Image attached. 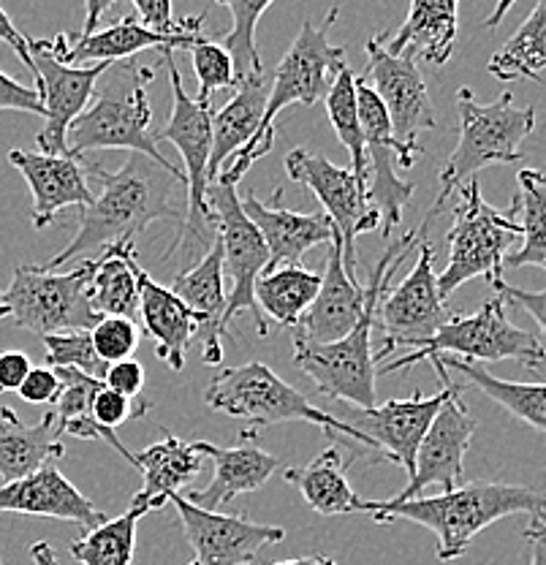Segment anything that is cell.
Wrapping results in <instances>:
<instances>
[{"instance_id": "cell-20", "label": "cell", "mask_w": 546, "mask_h": 565, "mask_svg": "<svg viewBox=\"0 0 546 565\" xmlns=\"http://www.w3.org/2000/svg\"><path fill=\"white\" fill-rule=\"evenodd\" d=\"M367 291L360 278H351L343 264V237L334 228L326 245V273L321 275V288L308 313L299 318L293 332V345H326L343 340L360 323Z\"/></svg>"}, {"instance_id": "cell-34", "label": "cell", "mask_w": 546, "mask_h": 565, "mask_svg": "<svg viewBox=\"0 0 546 565\" xmlns=\"http://www.w3.org/2000/svg\"><path fill=\"white\" fill-rule=\"evenodd\" d=\"M57 379H61V394L55 399V422L61 427L63 435H74L79 440H107L111 449L117 451L122 459H128L131 468H137V455L122 446V440L117 438L115 429L104 427L93 419V399H96L98 388L104 386L101 379H93V375L79 373L72 367H55Z\"/></svg>"}, {"instance_id": "cell-46", "label": "cell", "mask_w": 546, "mask_h": 565, "mask_svg": "<svg viewBox=\"0 0 546 565\" xmlns=\"http://www.w3.org/2000/svg\"><path fill=\"white\" fill-rule=\"evenodd\" d=\"M131 3L137 6L139 22L156 33L196 31V28H202L204 17H207V14H199V17H185L182 22H174L172 0H131Z\"/></svg>"}, {"instance_id": "cell-48", "label": "cell", "mask_w": 546, "mask_h": 565, "mask_svg": "<svg viewBox=\"0 0 546 565\" xmlns=\"http://www.w3.org/2000/svg\"><path fill=\"white\" fill-rule=\"evenodd\" d=\"M25 403L31 405H44V403H55L57 394H61V379H57L55 367H31V373L25 375L20 388H17Z\"/></svg>"}, {"instance_id": "cell-36", "label": "cell", "mask_w": 546, "mask_h": 565, "mask_svg": "<svg viewBox=\"0 0 546 565\" xmlns=\"http://www.w3.org/2000/svg\"><path fill=\"white\" fill-rule=\"evenodd\" d=\"M446 370H457L465 375L468 384L479 388L490 399L508 411L511 416L531 424L533 429L546 433V384H516V381H503L492 375L481 362H468L460 356H438Z\"/></svg>"}, {"instance_id": "cell-16", "label": "cell", "mask_w": 546, "mask_h": 565, "mask_svg": "<svg viewBox=\"0 0 546 565\" xmlns=\"http://www.w3.org/2000/svg\"><path fill=\"white\" fill-rule=\"evenodd\" d=\"M31 61L36 68V90L44 104V128L39 131V150L50 156H72L68 152V128L90 98L96 96V85L111 63H93V66H72L55 55L52 39H28Z\"/></svg>"}, {"instance_id": "cell-37", "label": "cell", "mask_w": 546, "mask_h": 565, "mask_svg": "<svg viewBox=\"0 0 546 565\" xmlns=\"http://www.w3.org/2000/svg\"><path fill=\"white\" fill-rule=\"evenodd\" d=\"M490 74L501 82L542 79L546 71V0H536L527 20L490 57Z\"/></svg>"}, {"instance_id": "cell-9", "label": "cell", "mask_w": 546, "mask_h": 565, "mask_svg": "<svg viewBox=\"0 0 546 565\" xmlns=\"http://www.w3.org/2000/svg\"><path fill=\"white\" fill-rule=\"evenodd\" d=\"M460 202L454 210V223L449 228V264L438 275L440 297L449 299L462 282L473 278L490 280L495 288L503 282V262L508 247L522 237L520 199H511L508 210H495L481 196L479 180H468L457 188Z\"/></svg>"}, {"instance_id": "cell-29", "label": "cell", "mask_w": 546, "mask_h": 565, "mask_svg": "<svg viewBox=\"0 0 546 565\" xmlns=\"http://www.w3.org/2000/svg\"><path fill=\"white\" fill-rule=\"evenodd\" d=\"M204 455L188 440L167 433L161 444L147 446L137 455V470L142 473V490L133 494L131 505H142L147 511H158L169 503L172 494H180L202 473Z\"/></svg>"}, {"instance_id": "cell-56", "label": "cell", "mask_w": 546, "mask_h": 565, "mask_svg": "<svg viewBox=\"0 0 546 565\" xmlns=\"http://www.w3.org/2000/svg\"><path fill=\"white\" fill-rule=\"evenodd\" d=\"M514 3H516V0H497L495 9H492V14L486 17V20H484V28H486V31H495V28L501 25L503 20H506V14H508L511 6H514Z\"/></svg>"}, {"instance_id": "cell-15", "label": "cell", "mask_w": 546, "mask_h": 565, "mask_svg": "<svg viewBox=\"0 0 546 565\" xmlns=\"http://www.w3.org/2000/svg\"><path fill=\"white\" fill-rule=\"evenodd\" d=\"M432 262H436V247L427 237L419 243V258L408 278L395 291L378 299L375 321H381L384 338H381V349L375 351V364L384 362L400 345L416 349L421 340L432 338L454 316L446 308V299L440 297L438 273Z\"/></svg>"}, {"instance_id": "cell-6", "label": "cell", "mask_w": 546, "mask_h": 565, "mask_svg": "<svg viewBox=\"0 0 546 565\" xmlns=\"http://www.w3.org/2000/svg\"><path fill=\"white\" fill-rule=\"evenodd\" d=\"M457 111H460V141L440 169V193L436 204L443 207L446 199L473 180L481 169L492 163H516L525 158L522 141L536 131V109L514 106L511 90L497 102H475L471 87L457 90Z\"/></svg>"}, {"instance_id": "cell-51", "label": "cell", "mask_w": 546, "mask_h": 565, "mask_svg": "<svg viewBox=\"0 0 546 565\" xmlns=\"http://www.w3.org/2000/svg\"><path fill=\"white\" fill-rule=\"evenodd\" d=\"M31 359L22 351L0 353V392H17L25 375L31 373Z\"/></svg>"}, {"instance_id": "cell-30", "label": "cell", "mask_w": 546, "mask_h": 565, "mask_svg": "<svg viewBox=\"0 0 546 565\" xmlns=\"http://www.w3.org/2000/svg\"><path fill=\"white\" fill-rule=\"evenodd\" d=\"M66 455L63 433L55 414H46L39 424L20 422L14 408L0 405V479L17 481L36 473L52 459Z\"/></svg>"}, {"instance_id": "cell-38", "label": "cell", "mask_w": 546, "mask_h": 565, "mask_svg": "<svg viewBox=\"0 0 546 565\" xmlns=\"http://www.w3.org/2000/svg\"><path fill=\"white\" fill-rule=\"evenodd\" d=\"M520 180V226L522 247L508 253L503 269L538 267L546 273V174L538 169H522Z\"/></svg>"}, {"instance_id": "cell-19", "label": "cell", "mask_w": 546, "mask_h": 565, "mask_svg": "<svg viewBox=\"0 0 546 565\" xmlns=\"http://www.w3.org/2000/svg\"><path fill=\"white\" fill-rule=\"evenodd\" d=\"M446 392L449 388L443 386V392L432 394V397L414 392L408 399H389V403L373 405V408H356L343 422H349L356 433L364 435L367 449L373 451L375 459L403 465L410 479L416 449H419L427 427L436 419L438 408L443 405Z\"/></svg>"}, {"instance_id": "cell-55", "label": "cell", "mask_w": 546, "mask_h": 565, "mask_svg": "<svg viewBox=\"0 0 546 565\" xmlns=\"http://www.w3.org/2000/svg\"><path fill=\"white\" fill-rule=\"evenodd\" d=\"M31 561L33 565H57L55 552H52V546L46 544V541H36V544L31 546Z\"/></svg>"}, {"instance_id": "cell-4", "label": "cell", "mask_w": 546, "mask_h": 565, "mask_svg": "<svg viewBox=\"0 0 546 565\" xmlns=\"http://www.w3.org/2000/svg\"><path fill=\"white\" fill-rule=\"evenodd\" d=\"M338 17L340 9L334 6L326 14L324 25H313L310 20L302 22L299 35L293 39V44L283 55V61L278 63V68H275V79L269 82L267 106H264V117L261 122H258L254 139L223 163L218 180L215 182L237 185V182L243 180V174H248V169L254 167L258 158H264L275 147V117L291 104H319L329 93V87H332L338 71L349 66V63H345L343 46L329 44V31L334 28Z\"/></svg>"}, {"instance_id": "cell-41", "label": "cell", "mask_w": 546, "mask_h": 565, "mask_svg": "<svg viewBox=\"0 0 546 565\" xmlns=\"http://www.w3.org/2000/svg\"><path fill=\"white\" fill-rule=\"evenodd\" d=\"M215 3L226 6L232 11V31L223 35L221 44L226 46L228 55L234 61L237 71V82L248 79V76L261 74L264 63L256 46V25L261 20L264 11L275 3V0H215Z\"/></svg>"}, {"instance_id": "cell-35", "label": "cell", "mask_w": 546, "mask_h": 565, "mask_svg": "<svg viewBox=\"0 0 546 565\" xmlns=\"http://www.w3.org/2000/svg\"><path fill=\"white\" fill-rule=\"evenodd\" d=\"M319 288V273H310L299 264H286V267H275L258 275L254 294L264 318L269 316L280 327L293 329L313 305Z\"/></svg>"}, {"instance_id": "cell-27", "label": "cell", "mask_w": 546, "mask_h": 565, "mask_svg": "<svg viewBox=\"0 0 546 565\" xmlns=\"http://www.w3.org/2000/svg\"><path fill=\"white\" fill-rule=\"evenodd\" d=\"M139 316L144 332L156 340L158 359L172 370L185 367V351L199 334L202 316L188 308L172 288L152 280L147 269H139Z\"/></svg>"}, {"instance_id": "cell-45", "label": "cell", "mask_w": 546, "mask_h": 565, "mask_svg": "<svg viewBox=\"0 0 546 565\" xmlns=\"http://www.w3.org/2000/svg\"><path fill=\"white\" fill-rule=\"evenodd\" d=\"M152 405L147 399H137V397H126V394L115 392L104 384L98 388L96 399H93V419L104 427L117 429L122 424L133 422V419H142L144 414H150Z\"/></svg>"}, {"instance_id": "cell-25", "label": "cell", "mask_w": 546, "mask_h": 565, "mask_svg": "<svg viewBox=\"0 0 546 565\" xmlns=\"http://www.w3.org/2000/svg\"><path fill=\"white\" fill-rule=\"evenodd\" d=\"M256 429H245L243 444L239 446H215L207 440H193L196 451H202L204 457L213 459L215 473L204 490H191L185 492V498L191 503H196L199 509L218 511L221 505L232 503L237 494L256 492L272 479L280 470L278 457L267 455L264 449H258L254 444Z\"/></svg>"}, {"instance_id": "cell-26", "label": "cell", "mask_w": 546, "mask_h": 565, "mask_svg": "<svg viewBox=\"0 0 546 565\" xmlns=\"http://www.w3.org/2000/svg\"><path fill=\"white\" fill-rule=\"evenodd\" d=\"M174 294L202 316L199 338L204 345V364L215 367L223 362V338H232L223 327V313H226V273H223V247L218 234L210 243L207 253L193 264L191 269L178 275L174 280Z\"/></svg>"}, {"instance_id": "cell-2", "label": "cell", "mask_w": 546, "mask_h": 565, "mask_svg": "<svg viewBox=\"0 0 546 565\" xmlns=\"http://www.w3.org/2000/svg\"><path fill=\"white\" fill-rule=\"evenodd\" d=\"M443 207L432 204L425 221L408 232L400 239H392L389 247L381 253L378 264L370 273V282L364 286L367 299H364V310L360 323L345 334L343 340H334L326 345H293V364L310 375L315 388L326 394L329 399L338 403L356 405V408H373L378 405V392H375V351L370 343V334L375 327V310H378V299L384 297L386 286L392 282V275L400 269V264L410 256L414 247H419L421 239H427L432 221Z\"/></svg>"}, {"instance_id": "cell-31", "label": "cell", "mask_w": 546, "mask_h": 565, "mask_svg": "<svg viewBox=\"0 0 546 565\" xmlns=\"http://www.w3.org/2000/svg\"><path fill=\"white\" fill-rule=\"evenodd\" d=\"M237 93L223 104V109L213 111V152H210V182L218 180L223 163L243 150L254 139L258 122L264 117V106L269 96L267 74H254L237 82Z\"/></svg>"}, {"instance_id": "cell-59", "label": "cell", "mask_w": 546, "mask_h": 565, "mask_svg": "<svg viewBox=\"0 0 546 565\" xmlns=\"http://www.w3.org/2000/svg\"><path fill=\"white\" fill-rule=\"evenodd\" d=\"M0 565H3V561H0Z\"/></svg>"}, {"instance_id": "cell-39", "label": "cell", "mask_w": 546, "mask_h": 565, "mask_svg": "<svg viewBox=\"0 0 546 565\" xmlns=\"http://www.w3.org/2000/svg\"><path fill=\"white\" fill-rule=\"evenodd\" d=\"M150 511L142 505H131L126 514L87 530L82 539L72 541L68 552L79 565H131L137 555V527L139 520Z\"/></svg>"}, {"instance_id": "cell-43", "label": "cell", "mask_w": 546, "mask_h": 565, "mask_svg": "<svg viewBox=\"0 0 546 565\" xmlns=\"http://www.w3.org/2000/svg\"><path fill=\"white\" fill-rule=\"evenodd\" d=\"M191 61L193 71L199 79V102H210V96L226 87L237 85V71H234V61L223 44H215L207 35H199L191 46Z\"/></svg>"}, {"instance_id": "cell-5", "label": "cell", "mask_w": 546, "mask_h": 565, "mask_svg": "<svg viewBox=\"0 0 546 565\" xmlns=\"http://www.w3.org/2000/svg\"><path fill=\"white\" fill-rule=\"evenodd\" d=\"M152 76H156V68L139 63L137 57L111 63L104 71V85L96 102L87 106L68 128V152L74 158H82L90 150L142 152L185 182L182 169L169 161L152 139V109L150 96H147V85L152 82Z\"/></svg>"}, {"instance_id": "cell-23", "label": "cell", "mask_w": 546, "mask_h": 565, "mask_svg": "<svg viewBox=\"0 0 546 565\" xmlns=\"http://www.w3.org/2000/svg\"><path fill=\"white\" fill-rule=\"evenodd\" d=\"M3 511L72 522V525H79L85 530L109 520L52 462L39 468L36 473L0 484V514Z\"/></svg>"}, {"instance_id": "cell-50", "label": "cell", "mask_w": 546, "mask_h": 565, "mask_svg": "<svg viewBox=\"0 0 546 565\" xmlns=\"http://www.w3.org/2000/svg\"><path fill=\"white\" fill-rule=\"evenodd\" d=\"M495 291L503 294V297H506V302L516 305V308L525 310L527 316H533V321L542 327V332L546 338V288L544 291H525V288H514L503 280V282H497Z\"/></svg>"}, {"instance_id": "cell-40", "label": "cell", "mask_w": 546, "mask_h": 565, "mask_svg": "<svg viewBox=\"0 0 546 565\" xmlns=\"http://www.w3.org/2000/svg\"><path fill=\"white\" fill-rule=\"evenodd\" d=\"M326 115L332 122L334 134H338L340 145L349 150L351 156V172L367 185L370 167H367V147H364V134L360 122V109H356V76L349 66H343L334 76L332 87L324 96Z\"/></svg>"}, {"instance_id": "cell-13", "label": "cell", "mask_w": 546, "mask_h": 565, "mask_svg": "<svg viewBox=\"0 0 546 565\" xmlns=\"http://www.w3.org/2000/svg\"><path fill=\"white\" fill-rule=\"evenodd\" d=\"M427 362H432L440 384L449 388V392H446L443 405L438 408L436 419L427 427L425 438H421L419 449H416L414 473H410L408 484H405V490L395 500L419 498L432 484L443 487V492H451L465 479V455L471 449L475 422L471 411H468L465 399H462V386L451 381L446 364L438 356H430Z\"/></svg>"}, {"instance_id": "cell-11", "label": "cell", "mask_w": 546, "mask_h": 565, "mask_svg": "<svg viewBox=\"0 0 546 565\" xmlns=\"http://www.w3.org/2000/svg\"><path fill=\"white\" fill-rule=\"evenodd\" d=\"M96 258H85L72 273L20 264L6 291H0V305L9 308V318L25 332L44 334L66 332V329H93L101 316L87 302Z\"/></svg>"}, {"instance_id": "cell-7", "label": "cell", "mask_w": 546, "mask_h": 565, "mask_svg": "<svg viewBox=\"0 0 546 565\" xmlns=\"http://www.w3.org/2000/svg\"><path fill=\"white\" fill-rule=\"evenodd\" d=\"M161 61L167 63L169 82H172V115L161 131L152 134V139L169 141L180 150L182 163H185V188H188V210L182 221L178 239L163 253L161 262H167L172 253L185 247L188 253L193 247H202L215 239V217L207 204L210 188V152H213V106L210 102L188 96L182 85V74L174 63L172 52H161Z\"/></svg>"}, {"instance_id": "cell-52", "label": "cell", "mask_w": 546, "mask_h": 565, "mask_svg": "<svg viewBox=\"0 0 546 565\" xmlns=\"http://www.w3.org/2000/svg\"><path fill=\"white\" fill-rule=\"evenodd\" d=\"M0 41H3V44H9L11 50H14V55L25 63V68L36 76V68H33V61H31V44H28V35H22L20 31H17V25L11 22V17L6 14L3 6H0Z\"/></svg>"}, {"instance_id": "cell-22", "label": "cell", "mask_w": 546, "mask_h": 565, "mask_svg": "<svg viewBox=\"0 0 546 565\" xmlns=\"http://www.w3.org/2000/svg\"><path fill=\"white\" fill-rule=\"evenodd\" d=\"M9 163L25 177L33 196V228H46L55 215L66 207H87L93 204L87 169L82 158L50 156V152L11 150Z\"/></svg>"}, {"instance_id": "cell-18", "label": "cell", "mask_w": 546, "mask_h": 565, "mask_svg": "<svg viewBox=\"0 0 546 565\" xmlns=\"http://www.w3.org/2000/svg\"><path fill=\"white\" fill-rule=\"evenodd\" d=\"M180 511L182 530L196 552L193 565H250L267 546L280 544L286 530L278 525H261L245 514H218V511L199 509L185 494H172Z\"/></svg>"}, {"instance_id": "cell-1", "label": "cell", "mask_w": 546, "mask_h": 565, "mask_svg": "<svg viewBox=\"0 0 546 565\" xmlns=\"http://www.w3.org/2000/svg\"><path fill=\"white\" fill-rule=\"evenodd\" d=\"M85 169L101 185V193L79 210L72 243L55 253L44 269H57L111 243H133L152 221H180V226L185 221V212L174 204V185L185 182L142 152H131L115 172L101 163H85Z\"/></svg>"}, {"instance_id": "cell-10", "label": "cell", "mask_w": 546, "mask_h": 565, "mask_svg": "<svg viewBox=\"0 0 546 565\" xmlns=\"http://www.w3.org/2000/svg\"><path fill=\"white\" fill-rule=\"evenodd\" d=\"M506 297L495 291L486 299L481 310L471 316H451L432 338L421 340L410 353L384 364L378 373H397V370L414 367L427 362L430 356H460L468 362H511L527 370H538L546 362V349L536 334L514 327L506 316Z\"/></svg>"}, {"instance_id": "cell-53", "label": "cell", "mask_w": 546, "mask_h": 565, "mask_svg": "<svg viewBox=\"0 0 546 565\" xmlns=\"http://www.w3.org/2000/svg\"><path fill=\"white\" fill-rule=\"evenodd\" d=\"M531 541V565H546V514L533 516V525L525 530Z\"/></svg>"}, {"instance_id": "cell-28", "label": "cell", "mask_w": 546, "mask_h": 565, "mask_svg": "<svg viewBox=\"0 0 546 565\" xmlns=\"http://www.w3.org/2000/svg\"><path fill=\"white\" fill-rule=\"evenodd\" d=\"M460 28V0H410V11L392 39H378L389 55H419L432 66H446L454 55Z\"/></svg>"}, {"instance_id": "cell-33", "label": "cell", "mask_w": 546, "mask_h": 565, "mask_svg": "<svg viewBox=\"0 0 546 565\" xmlns=\"http://www.w3.org/2000/svg\"><path fill=\"white\" fill-rule=\"evenodd\" d=\"M345 462L340 455L338 446H329L326 451H321L313 462H308L304 468H289L283 473V479L289 481L293 490L304 498V503L321 516H343V514H356L360 511L362 498L351 490L349 479H345Z\"/></svg>"}, {"instance_id": "cell-24", "label": "cell", "mask_w": 546, "mask_h": 565, "mask_svg": "<svg viewBox=\"0 0 546 565\" xmlns=\"http://www.w3.org/2000/svg\"><path fill=\"white\" fill-rule=\"evenodd\" d=\"M243 212L250 217V223L261 232L264 243L269 250L267 269L286 267V264H299V258L319 245H329L334 234V223L324 212H293L283 207V191L272 193V202H261L256 191H245ZM264 269V273H267Z\"/></svg>"}, {"instance_id": "cell-54", "label": "cell", "mask_w": 546, "mask_h": 565, "mask_svg": "<svg viewBox=\"0 0 546 565\" xmlns=\"http://www.w3.org/2000/svg\"><path fill=\"white\" fill-rule=\"evenodd\" d=\"M115 3L117 0H85V28H82V33L98 31V22Z\"/></svg>"}, {"instance_id": "cell-44", "label": "cell", "mask_w": 546, "mask_h": 565, "mask_svg": "<svg viewBox=\"0 0 546 565\" xmlns=\"http://www.w3.org/2000/svg\"><path fill=\"white\" fill-rule=\"evenodd\" d=\"M93 349L107 364L133 359V351L139 349V327L133 318L126 316H104L96 327L90 329Z\"/></svg>"}, {"instance_id": "cell-57", "label": "cell", "mask_w": 546, "mask_h": 565, "mask_svg": "<svg viewBox=\"0 0 546 565\" xmlns=\"http://www.w3.org/2000/svg\"><path fill=\"white\" fill-rule=\"evenodd\" d=\"M272 565H338V563H334V557L329 555H308V557H293V561L272 563Z\"/></svg>"}, {"instance_id": "cell-21", "label": "cell", "mask_w": 546, "mask_h": 565, "mask_svg": "<svg viewBox=\"0 0 546 565\" xmlns=\"http://www.w3.org/2000/svg\"><path fill=\"white\" fill-rule=\"evenodd\" d=\"M202 35V28L185 33H156L139 22V17H120L104 31L93 33H57L52 39L55 55L63 63L82 66V63H120L137 57L144 50L174 52L188 50Z\"/></svg>"}, {"instance_id": "cell-17", "label": "cell", "mask_w": 546, "mask_h": 565, "mask_svg": "<svg viewBox=\"0 0 546 565\" xmlns=\"http://www.w3.org/2000/svg\"><path fill=\"white\" fill-rule=\"evenodd\" d=\"M364 52H367L370 66L362 79H370L375 96L384 104L395 139L419 161L425 147L416 141V137L421 131L438 128L425 76H421L414 57L389 55L378 39H370L364 44Z\"/></svg>"}, {"instance_id": "cell-14", "label": "cell", "mask_w": 546, "mask_h": 565, "mask_svg": "<svg viewBox=\"0 0 546 565\" xmlns=\"http://www.w3.org/2000/svg\"><path fill=\"white\" fill-rule=\"evenodd\" d=\"M286 172L293 182L310 188L326 210L329 221L343 237V264L351 278L356 275V237L381 228L378 210L367 204V185L351 169L338 167L329 158L310 152L304 147H293L286 156Z\"/></svg>"}, {"instance_id": "cell-3", "label": "cell", "mask_w": 546, "mask_h": 565, "mask_svg": "<svg viewBox=\"0 0 546 565\" xmlns=\"http://www.w3.org/2000/svg\"><path fill=\"white\" fill-rule=\"evenodd\" d=\"M360 511L373 514L375 522L389 525L395 520L416 522L438 535V561L449 563L465 555L471 541L484 527L511 514H546V494L531 487L497 484V481H473L438 498L410 500H364Z\"/></svg>"}, {"instance_id": "cell-49", "label": "cell", "mask_w": 546, "mask_h": 565, "mask_svg": "<svg viewBox=\"0 0 546 565\" xmlns=\"http://www.w3.org/2000/svg\"><path fill=\"white\" fill-rule=\"evenodd\" d=\"M104 384L115 392L126 394V397H139L144 388V367L137 359H122V362L109 364Z\"/></svg>"}, {"instance_id": "cell-58", "label": "cell", "mask_w": 546, "mask_h": 565, "mask_svg": "<svg viewBox=\"0 0 546 565\" xmlns=\"http://www.w3.org/2000/svg\"><path fill=\"white\" fill-rule=\"evenodd\" d=\"M0 318H9V308L6 305H0Z\"/></svg>"}, {"instance_id": "cell-42", "label": "cell", "mask_w": 546, "mask_h": 565, "mask_svg": "<svg viewBox=\"0 0 546 565\" xmlns=\"http://www.w3.org/2000/svg\"><path fill=\"white\" fill-rule=\"evenodd\" d=\"M41 340L46 345V367H72L101 381L107 375L109 364L93 349L90 329H66L44 334Z\"/></svg>"}, {"instance_id": "cell-8", "label": "cell", "mask_w": 546, "mask_h": 565, "mask_svg": "<svg viewBox=\"0 0 546 565\" xmlns=\"http://www.w3.org/2000/svg\"><path fill=\"white\" fill-rule=\"evenodd\" d=\"M204 403L218 414L250 422L254 424L250 429L283 422H304L326 429V435H349V438L362 440L367 446L364 435L356 433L349 422L338 419V416L326 414L324 408L310 403L297 386H291L289 381L280 379L272 367L261 362L218 370L204 388Z\"/></svg>"}, {"instance_id": "cell-32", "label": "cell", "mask_w": 546, "mask_h": 565, "mask_svg": "<svg viewBox=\"0 0 546 565\" xmlns=\"http://www.w3.org/2000/svg\"><path fill=\"white\" fill-rule=\"evenodd\" d=\"M139 269L133 243H111L104 247V256L96 258L90 282H87V302L98 316L139 313Z\"/></svg>"}, {"instance_id": "cell-12", "label": "cell", "mask_w": 546, "mask_h": 565, "mask_svg": "<svg viewBox=\"0 0 546 565\" xmlns=\"http://www.w3.org/2000/svg\"><path fill=\"white\" fill-rule=\"evenodd\" d=\"M207 204L215 217V232H218L223 247V273L232 280V291L226 294V313H223V327H232L239 313H250L261 338H267L269 327L261 308L256 302L254 286L258 275L267 269L269 250L264 243L261 232L250 223L243 212V202L237 196V185L228 182H210ZM232 334V332H228Z\"/></svg>"}, {"instance_id": "cell-47", "label": "cell", "mask_w": 546, "mask_h": 565, "mask_svg": "<svg viewBox=\"0 0 546 565\" xmlns=\"http://www.w3.org/2000/svg\"><path fill=\"white\" fill-rule=\"evenodd\" d=\"M0 111H28V115L44 117L41 93L0 71Z\"/></svg>"}]
</instances>
